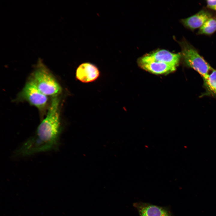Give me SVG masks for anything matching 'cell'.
<instances>
[{"label": "cell", "instance_id": "1", "mask_svg": "<svg viewBox=\"0 0 216 216\" xmlns=\"http://www.w3.org/2000/svg\"><path fill=\"white\" fill-rule=\"evenodd\" d=\"M59 103L57 97H53L45 118L34 134L16 151V156H28L56 148L61 132Z\"/></svg>", "mask_w": 216, "mask_h": 216}, {"label": "cell", "instance_id": "2", "mask_svg": "<svg viewBox=\"0 0 216 216\" xmlns=\"http://www.w3.org/2000/svg\"><path fill=\"white\" fill-rule=\"evenodd\" d=\"M39 90L47 96L57 97L62 88L48 70L43 64H39L32 79Z\"/></svg>", "mask_w": 216, "mask_h": 216}, {"label": "cell", "instance_id": "3", "mask_svg": "<svg viewBox=\"0 0 216 216\" xmlns=\"http://www.w3.org/2000/svg\"><path fill=\"white\" fill-rule=\"evenodd\" d=\"M181 44V57L185 65L196 71L203 79L207 76L213 68L192 46L185 42Z\"/></svg>", "mask_w": 216, "mask_h": 216}, {"label": "cell", "instance_id": "4", "mask_svg": "<svg viewBox=\"0 0 216 216\" xmlns=\"http://www.w3.org/2000/svg\"><path fill=\"white\" fill-rule=\"evenodd\" d=\"M19 96L40 110L44 109L47 104V96L39 90L32 80L26 84Z\"/></svg>", "mask_w": 216, "mask_h": 216}, {"label": "cell", "instance_id": "5", "mask_svg": "<svg viewBox=\"0 0 216 216\" xmlns=\"http://www.w3.org/2000/svg\"><path fill=\"white\" fill-rule=\"evenodd\" d=\"M181 58V53H173L166 50H161L147 54L140 58L144 60L165 63L177 68Z\"/></svg>", "mask_w": 216, "mask_h": 216}, {"label": "cell", "instance_id": "6", "mask_svg": "<svg viewBox=\"0 0 216 216\" xmlns=\"http://www.w3.org/2000/svg\"><path fill=\"white\" fill-rule=\"evenodd\" d=\"M139 216H173L167 207L147 203L137 202L134 204Z\"/></svg>", "mask_w": 216, "mask_h": 216}, {"label": "cell", "instance_id": "7", "mask_svg": "<svg viewBox=\"0 0 216 216\" xmlns=\"http://www.w3.org/2000/svg\"><path fill=\"white\" fill-rule=\"evenodd\" d=\"M140 67L148 72L155 74H167L175 71L176 67L159 62L144 60L140 58L138 60Z\"/></svg>", "mask_w": 216, "mask_h": 216}, {"label": "cell", "instance_id": "8", "mask_svg": "<svg viewBox=\"0 0 216 216\" xmlns=\"http://www.w3.org/2000/svg\"><path fill=\"white\" fill-rule=\"evenodd\" d=\"M99 75V71L98 68L93 64L88 62L83 63L80 65L76 72V78L85 83L95 80Z\"/></svg>", "mask_w": 216, "mask_h": 216}, {"label": "cell", "instance_id": "9", "mask_svg": "<svg viewBox=\"0 0 216 216\" xmlns=\"http://www.w3.org/2000/svg\"><path fill=\"white\" fill-rule=\"evenodd\" d=\"M211 14L202 10L196 14L182 20L183 24L191 30L200 28L204 23L211 18Z\"/></svg>", "mask_w": 216, "mask_h": 216}, {"label": "cell", "instance_id": "10", "mask_svg": "<svg viewBox=\"0 0 216 216\" xmlns=\"http://www.w3.org/2000/svg\"><path fill=\"white\" fill-rule=\"evenodd\" d=\"M205 91L200 96H209L216 98V70L214 68L203 79Z\"/></svg>", "mask_w": 216, "mask_h": 216}, {"label": "cell", "instance_id": "11", "mask_svg": "<svg viewBox=\"0 0 216 216\" xmlns=\"http://www.w3.org/2000/svg\"><path fill=\"white\" fill-rule=\"evenodd\" d=\"M216 31V20L210 18L200 28L198 33L210 34Z\"/></svg>", "mask_w": 216, "mask_h": 216}, {"label": "cell", "instance_id": "12", "mask_svg": "<svg viewBox=\"0 0 216 216\" xmlns=\"http://www.w3.org/2000/svg\"><path fill=\"white\" fill-rule=\"evenodd\" d=\"M207 4L208 7L213 10H216V0H207Z\"/></svg>", "mask_w": 216, "mask_h": 216}]
</instances>
